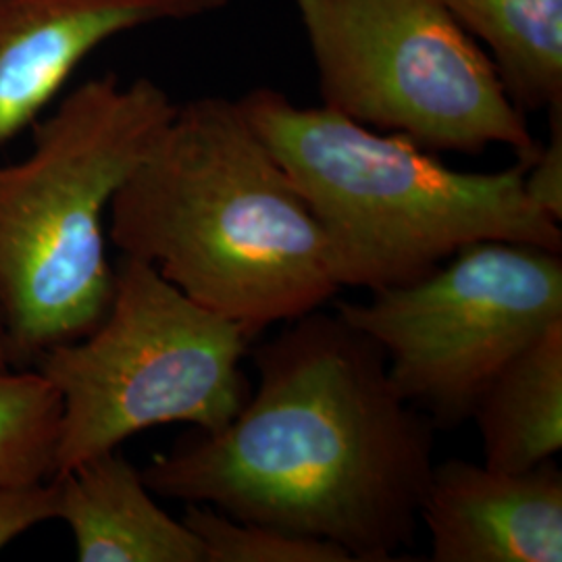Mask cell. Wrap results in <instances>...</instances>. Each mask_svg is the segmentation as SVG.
Masks as SVG:
<instances>
[{"mask_svg": "<svg viewBox=\"0 0 562 562\" xmlns=\"http://www.w3.org/2000/svg\"><path fill=\"white\" fill-rule=\"evenodd\" d=\"M255 367L232 422L142 469L150 492L392 561L415 542L436 425L398 394L382 346L319 308L259 344Z\"/></svg>", "mask_w": 562, "mask_h": 562, "instance_id": "6da1fadb", "label": "cell"}, {"mask_svg": "<svg viewBox=\"0 0 562 562\" xmlns=\"http://www.w3.org/2000/svg\"><path fill=\"white\" fill-rule=\"evenodd\" d=\"M106 238L255 340L340 292L322 227L240 102L201 97L171 120L109 206Z\"/></svg>", "mask_w": 562, "mask_h": 562, "instance_id": "7a4b0ae2", "label": "cell"}, {"mask_svg": "<svg viewBox=\"0 0 562 562\" xmlns=\"http://www.w3.org/2000/svg\"><path fill=\"white\" fill-rule=\"evenodd\" d=\"M238 102L319 223L340 288L406 285L475 241L562 255L561 223L525 190L531 161L459 171L401 134L299 106L273 88H252Z\"/></svg>", "mask_w": 562, "mask_h": 562, "instance_id": "3957f363", "label": "cell"}, {"mask_svg": "<svg viewBox=\"0 0 562 562\" xmlns=\"http://www.w3.org/2000/svg\"><path fill=\"white\" fill-rule=\"evenodd\" d=\"M178 102L148 78L83 81L0 165V329L13 369L90 334L109 311V206Z\"/></svg>", "mask_w": 562, "mask_h": 562, "instance_id": "277c9868", "label": "cell"}, {"mask_svg": "<svg viewBox=\"0 0 562 562\" xmlns=\"http://www.w3.org/2000/svg\"><path fill=\"white\" fill-rule=\"evenodd\" d=\"M250 341L155 265L121 255L102 322L32 367L59 396L55 475L157 425L232 422L252 392L241 369Z\"/></svg>", "mask_w": 562, "mask_h": 562, "instance_id": "5b68a950", "label": "cell"}, {"mask_svg": "<svg viewBox=\"0 0 562 562\" xmlns=\"http://www.w3.org/2000/svg\"><path fill=\"white\" fill-rule=\"evenodd\" d=\"M296 9L325 109L429 153L508 146L536 159L525 113L442 0H296Z\"/></svg>", "mask_w": 562, "mask_h": 562, "instance_id": "8992f818", "label": "cell"}, {"mask_svg": "<svg viewBox=\"0 0 562 562\" xmlns=\"http://www.w3.org/2000/svg\"><path fill=\"white\" fill-rule=\"evenodd\" d=\"M336 313L382 346L404 401L454 429L504 364L561 322V252L475 241L422 280L338 302Z\"/></svg>", "mask_w": 562, "mask_h": 562, "instance_id": "52a82bcc", "label": "cell"}, {"mask_svg": "<svg viewBox=\"0 0 562 562\" xmlns=\"http://www.w3.org/2000/svg\"><path fill=\"white\" fill-rule=\"evenodd\" d=\"M229 0H0V144L41 120L104 42L190 21Z\"/></svg>", "mask_w": 562, "mask_h": 562, "instance_id": "ba28073f", "label": "cell"}, {"mask_svg": "<svg viewBox=\"0 0 562 562\" xmlns=\"http://www.w3.org/2000/svg\"><path fill=\"white\" fill-rule=\"evenodd\" d=\"M436 562H561L562 471L554 459L522 471L434 464L423 496Z\"/></svg>", "mask_w": 562, "mask_h": 562, "instance_id": "9c48e42d", "label": "cell"}, {"mask_svg": "<svg viewBox=\"0 0 562 562\" xmlns=\"http://www.w3.org/2000/svg\"><path fill=\"white\" fill-rule=\"evenodd\" d=\"M55 521H63L80 562H204L199 538L155 503L142 471L117 450L50 477Z\"/></svg>", "mask_w": 562, "mask_h": 562, "instance_id": "30bf717a", "label": "cell"}, {"mask_svg": "<svg viewBox=\"0 0 562 562\" xmlns=\"http://www.w3.org/2000/svg\"><path fill=\"white\" fill-rule=\"evenodd\" d=\"M471 419L482 436L483 462L522 471L562 448V319L522 348L487 383Z\"/></svg>", "mask_w": 562, "mask_h": 562, "instance_id": "8fae6325", "label": "cell"}, {"mask_svg": "<svg viewBox=\"0 0 562 562\" xmlns=\"http://www.w3.org/2000/svg\"><path fill=\"white\" fill-rule=\"evenodd\" d=\"M462 30L487 46L521 111L562 104V0H442Z\"/></svg>", "mask_w": 562, "mask_h": 562, "instance_id": "7c38bea8", "label": "cell"}, {"mask_svg": "<svg viewBox=\"0 0 562 562\" xmlns=\"http://www.w3.org/2000/svg\"><path fill=\"white\" fill-rule=\"evenodd\" d=\"M60 402L36 369L0 371V485L55 475Z\"/></svg>", "mask_w": 562, "mask_h": 562, "instance_id": "4fadbf2b", "label": "cell"}, {"mask_svg": "<svg viewBox=\"0 0 562 562\" xmlns=\"http://www.w3.org/2000/svg\"><path fill=\"white\" fill-rule=\"evenodd\" d=\"M181 521L202 543L204 562H355L336 543L240 521L206 504H186Z\"/></svg>", "mask_w": 562, "mask_h": 562, "instance_id": "5bb4252c", "label": "cell"}, {"mask_svg": "<svg viewBox=\"0 0 562 562\" xmlns=\"http://www.w3.org/2000/svg\"><path fill=\"white\" fill-rule=\"evenodd\" d=\"M46 521H55V485L50 480L0 485V550Z\"/></svg>", "mask_w": 562, "mask_h": 562, "instance_id": "9a60e30c", "label": "cell"}, {"mask_svg": "<svg viewBox=\"0 0 562 562\" xmlns=\"http://www.w3.org/2000/svg\"><path fill=\"white\" fill-rule=\"evenodd\" d=\"M550 136L540 144L536 159L529 162L525 173L527 196L550 215L562 223V104L548 109Z\"/></svg>", "mask_w": 562, "mask_h": 562, "instance_id": "2e32d148", "label": "cell"}, {"mask_svg": "<svg viewBox=\"0 0 562 562\" xmlns=\"http://www.w3.org/2000/svg\"><path fill=\"white\" fill-rule=\"evenodd\" d=\"M7 369H13V367H11V359H9L4 334H2V329H0V371H7Z\"/></svg>", "mask_w": 562, "mask_h": 562, "instance_id": "e0dca14e", "label": "cell"}]
</instances>
